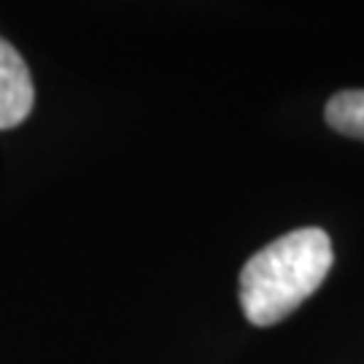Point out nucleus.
<instances>
[{"label":"nucleus","instance_id":"nucleus-2","mask_svg":"<svg viewBox=\"0 0 364 364\" xmlns=\"http://www.w3.org/2000/svg\"><path fill=\"white\" fill-rule=\"evenodd\" d=\"M36 103L33 76L22 54L0 38V130L22 124Z\"/></svg>","mask_w":364,"mask_h":364},{"label":"nucleus","instance_id":"nucleus-1","mask_svg":"<svg viewBox=\"0 0 364 364\" xmlns=\"http://www.w3.org/2000/svg\"><path fill=\"white\" fill-rule=\"evenodd\" d=\"M332 267L329 235L302 227L257 251L240 273L237 297L254 326H273L324 284Z\"/></svg>","mask_w":364,"mask_h":364},{"label":"nucleus","instance_id":"nucleus-3","mask_svg":"<svg viewBox=\"0 0 364 364\" xmlns=\"http://www.w3.org/2000/svg\"><path fill=\"white\" fill-rule=\"evenodd\" d=\"M326 124L332 130L343 132L348 138L364 141V90H346L338 92L326 103Z\"/></svg>","mask_w":364,"mask_h":364}]
</instances>
